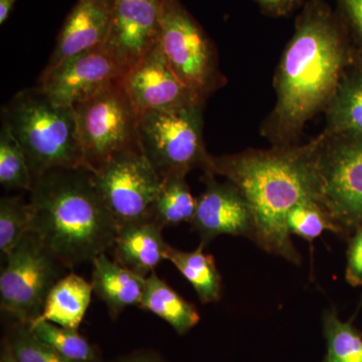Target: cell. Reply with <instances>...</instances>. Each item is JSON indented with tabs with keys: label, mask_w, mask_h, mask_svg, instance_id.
<instances>
[{
	"label": "cell",
	"mask_w": 362,
	"mask_h": 362,
	"mask_svg": "<svg viewBox=\"0 0 362 362\" xmlns=\"http://www.w3.org/2000/svg\"><path fill=\"white\" fill-rule=\"evenodd\" d=\"M92 293V284L84 278L74 273L64 276L52 288L42 314L32 323L47 321L77 331L89 308Z\"/></svg>",
	"instance_id": "19"
},
{
	"label": "cell",
	"mask_w": 362,
	"mask_h": 362,
	"mask_svg": "<svg viewBox=\"0 0 362 362\" xmlns=\"http://www.w3.org/2000/svg\"><path fill=\"white\" fill-rule=\"evenodd\" d=\"M138 307L163 319L178 334L187 333L201 319L194 305L181 297L156 272L145 279L144 292Z\"/></svg>",
	"instance_id": "20"
},
{
	"label": "cell",
	"mask_w": 362,
	"mask_h": 362,
	"mask_svg": "<svg viewBox=\"0 0 362 362\" xmlns=\"http://www.w3.org/2000/svg\"><path fill=\"white\" fill-rule=\"evenodd\" d=\"M214 176L204 173L206 189L197 199L192 221L202 246L206 247L223 235L252 240L254 223L247 199L230 181L220 182Z\"/></svg>",
	"instance_id": "14"
},
{
	"label": "cell",
	"mask_w": 362,
	"mask_h": 362,
	"mask_svg": "<svg viewBox=\"0 0 362 362\" xmlns=\"http://www.w3.org/2000/svg\"><path fill=\"white\" fill-rule=\"evenodd\" d=\"M327 362H362V339L349 322L340 320L335 310L324 316Z\"/></svg>",
	"instance_id": "25"
},
{
	"label": "cell",
	"mask_w": 362,
	"mask_h": 362,
	"mask_svg": "<svg viewBox=\"0 0 362 362\" xmlns=\"http://www.w3.org/2000/svg\"><path fill=\"white\" fill-rule=\"evenodd\" d=\"M121 362H162L156 357L149 356H135L129 357V358L125 359V361Z\"/></svg>",
	"instance_id": "33"
},
{
	"label": "cell",
	"mask_w": 362,
	"mask_h": 362,
	"mask_svg": "<svg viewBox=\"0 0 362 362\" xmlns=\"http://www.w3.org/2000/svg\"><path fill=\"white\" fill-rule=\"evenodd\" d=\"M0 183L6 189L32 190L33 177L23 148L6 124L0 131Z\"/></svg>",
	"instance_id": "23"
},
{
	"label": "cell",
	"mask_w": 362,
	"mask_h": 362,
	"mask_svg": "<svg viewBox=\"0 0 362 362\" xmlns=\"http://www.w3.org/2000/svg\"><path fill=\"white\" fill-rule=\"evenodd\" d=\"M32 226L65 268L92 263L112 249L118 226L85 168H52L33 180Z\"/></svg>",
	"instance_id": "3"
},
{
	"label": "cell",
	"mask_w": 362,
	"mask_h": 362,
	"mask_svg": "<svg viewBox=\"0 0 362 362\" xmlns=\"http://www.w3.org/2000/svg\"><path fill=\"white\" fill-rule=\"evenodd\" d=\"M316 138L319 201L335 233H354L362 223V139Z\"/></svg>",
	"instance_id": "8"
},
{
	"label": "cell",
	"mask_w": 362,
	"mask_h": 362,
	"mask_svg": "<svg viewBox=\"0 0 362 362\" xmlns=\"http://www.w3.org/2000/svg\"><path fill=\"white\" fill-rule=\"evenodd\" d=\"M123 82L139 113L204 106L169 66L160 42L124 77Z\"/></svg>",
	"instance_id": "13"
},
{
	"label": "cell",
	"mask_w": 362,
	"mask_h": 362,
	"mask_svg": "<svg viewBox=\"0 0 362 362\" xmlns=\"http://www.w3.org/2000/svg\"><path fill=\"white\" fill-rule=\"evenodd\" d=\"M162 228L152 220L119 226L114 250L117 263L147 278L165 259L169 246L162 238Z\"/></svg>",
	"instance_id": "16"
},
{
	"label": "cell",
	"mask_w": 362,
	"mask_h": 362,
	"mask_svg": "<svg viewBox=\"0 0 362 362\" xmlns=\"http://www.w3.org/2000/svg\"><path fill=\"white\" fill-rule=\"evenodd\" d=\"M113 6L114 0H78L66 16L42 73L81 52L103 45L110 28Z\"/></svg>",
	"instance_id": "15"
},
{
	"label": "cell",
	"mask_w": 362,
	"mask_h": 362,
	"mask_svg": "<svg viewBox=\"0 0 362 362\" xmlns=\"http://www.w3.org/2000/svg\"><path fill=\"white\" fill-rule=\"evenodd\" d=\"M6 259L0 276L1 310L18 322L30 324L42 314L47 295L65 267L33 233Z\"/></svg>",
	"instance_id": "9"
},
{
	"label": "cell",
	"mask_w": 362,
	"mask_h": 362,
	"mask_svg": "<svg viewBox=\"0 0 362 362\" xmlns=\"http://www.w3.org/2000/svg\"><path fill=\"white\" fill-rule=\"evenodd\" d=\"M1 116L25 152L33 182L52 168H88L75 109L54 103L40 86L14 95Z\"/></svg>",
	"instance_id": "4"
},
{
	"label": "cell",
	"mask_w": 362,
	"mask_h": 362,
	"mask_svg": "<svg viewBox=\"0 0 362 362\" xmlns=\"http://www.w3.org/2000/svg\"><path fill=\"white\" fill-rule=\"evenodd\" d=\"M93 177L118 228L151 220L162 178L142 152L114 156L94 171Z\"/></svg>",
	"instance_id": "10"
},
{
	"label": "cell",
	"mask_w": 362,
	"mask_h": 362,
	"mask_svg": "<svg viewBox=\"0 0 362 362\" xmlns=\"http://www.w3.org/2000/svg\"><path fill=\"white\" fill-rule=\"evenodd\" d=\"M16 0H0V23L4 25L13 11Z\"/></svg>",
	"instance_id": "32"
},
{
	"label": "cell",
	"mask_w": 362,
	"mask_h": 362,
	"mask_svg": "<svg viewBox=\"0 0 362 362\" xmlns=\"http://www.w3.org/2000/svg\"><path fill=\"white\" fill-rule=\"evenodd\" d=\"M30 204L21 197H2L0 201V251L6 258L30 233Z\"/></svg>",
	"instance_id": "26"
},
{
	"label": "cell",
	"mask_w": 362,
	"mask_h": 362,
	"mask_svg": "<svg viewBox=\"0 0 362 362\" xmlns=\"http://www.w3.org/2000/svg\"><path fill=\"white\" fill-rule=\"evenodd\" d=\"M287 226L291 235L307 240L320 237L324 230L335 233L329 216L316 201L302 202L293 207L287 216Z\"/></svg>",
	"instance_id": "28"
},
{
	"label": "cell",
	"mask_w": 362,
	"mask_h": 362,
	"mask_svg": "<svg viewBox=\"0 0 362 362\" xmlns=\"http://www.w3.org/2000/svg\"><path fill=\"white\" fill-rule=\"evenodd\" d=\"M204 106L177 111L140 113L139 142L159 176H187L195 168L206 170L211 154L204 141Z\"/></svg>",
	"instance_id": "7"
},
{
	"label": "cell",
	"mask_w": 362,
	"mask_h": 362,
	"mask_svg": "<svg viewBox=\"0 0 362 362\" xmlns=\"http://www.w3.org/2000/svg\"><path fill=\"white\" fill-rule=\"evenodd\" d=\"M262 13L270 18H286L291 16L300 7H303L306 0H254Z\"/></svg>",
	"instance_id": "31"
},
{
	"label": "cell",
	"mask_w": 362,
	"mask_h": 362,
	"mask_svg": "<svg viewBox=\"0 0 362 362\" xmlns=\"http://www.w3.org/2000/svg\"><path fill=\"white\" fill-rule=\"evenodd\" d=\"M345 278L354 287L362 286V223L354 230L350 240Z\"/></svg>",
	"instance_id": "30"
},
{
	"label": "cell",
	"mask_w": 362,
	"mask_h": 362,
	"mask_svg": "<svg viewBox=\"0 0 362 362\" xmlns=\"http://www.w3.org/2000/svg\"><path fill=\"white\" fill-rule=\"evenodd\" d=\"M124 77L125 73L103 45L42 73L39 86L54 103L74 107Z\"/></svg>",
	"instance_id": "11"
},
{
	"label": "cell",
	"mask_w": 362,
	"mask_h": 362,
	"mask_svg": "<svg viewBox=\"0 0 362 362\" xmlns=\"http://www.w3.org/2000/svg\"><path fill=\"white\" fill-rule=\"evenodd\" d=\"M354 45L346 26L325 0H306L276 71V102L262 126L273 146L297 144L306 124L325 111Z\"/></svg>",
	"instance_id": "1"
},
{
	"label": "cell",
	"mask_w": 362,
	"mask_h": 362,
	"mask_svg": "<svg viewBox=\"0 0 362 362\" xmlns=\"http://www.w3.org/2000/svg\"><path fill=\"white\" fill-rule=\"evenodd\" d=\"M324 112L323 135L362 139V57L354 47L352 58Z\"/></svg>",
	"instance_id": "17"
},
{
	"label": "cell",
	"mask_w": 362,
	"mask_h": 362,
	"mask_svg": "<svg viewBox=\"0 0 362 362\" xmlns=\"http://www.w3.org/2000/svg\"><path fill=\"white\" fill-rule=\"evenodd\" d=\"M93 292L117 318L126 308L139 306L144 292L145 279L117 263L105 254L92 262Z\"/></svg>",
	"instance_id": "18"
},
{
	"label": "cell",
	"mask_w": 362,
	"mask_h": 362,
	"mask_svg": "<svg viewBox=\"0 0 362 362\" xmlns=\"http://www.w3.org/2000/svg\"><path fill=\"white\" fill-rule=\"evenodd\" d=\"M33 334L73 362H95L96 354L84 337L75 330L66 329L47 321L30 324Z\"/></svg>",
	"instance_id": "24"
},
{
	"label": "cell",
	"mask_w": 362,
	"mask_h": 362,
	"mask_svg": "<svg viewBox=\"0 0 362 362\" xmlns=\"http://www.w3.org/2000/svg\"><path fill=\"white\" fill-rule=\"evenodd\" d=\"M1 362H18V361H16V359H14L13 357L11 356V354H6V356L2 357Z\"/></svg>",
	"instance_id": "34"
},
{
	"label": "cell",
	"mask_w": 362,
	"mask_h": 362,
	"mask_svg": "<svg viewBox=\"0 0 362 362\" xmlns=\"http://www.w3.org/2000/svg\"><path fill=\"white\" fill-rule=\"evenodd\" d=\"M337 11L346 26L352 45L362 57V0H335Z\"/></svg>",
	"instance_id": "29"
},
{
	"label": "cell",
	"mask_w": 362,
	"mask_h": 362,
	"mask_svg": "<svg viewBox=\"0 0 362 362\" xmlns=\"http://www.w3.org/2000/svg\"><path fill=\"white\" fill-rule=\"evenodd\" d=\"M160 0H114L105 47L125 76L158 45Z\"/></svg>",
	"instance_id": "12"
},
{
	"label": "cell",
	"mask_w": 362,
	"mask_h": 362,
	"mask_svg": "<svg viewBox=\"0 0 362 362\" xmlns=\"http://www.w3.org/2000/svg\"><path fill=\"white\" fill-rule=\"evenodd\" d=\"M317 138L304 145L273 146L209 156L204 173L221 175L242 192L251 209L252 240L264 251L300 265L287 216L306 201H319Z\"/></svg>",
	"instance_id": "2"
},
{
	"label": "cell",
	"mask_w": 362,
	"mask_h": 362,
	"mask_svg": "<svg viewBox=\"0 0 362 362\" xmlns=\"http://www.w3.org/2000/svg\"><path fill=\"white\" fill-rule=\"evenodd\" d=\"M199 245L192 252H183L168 246L165 259L173 264L194 287L202 303H214L221 299V278L211 255L204 254Z\"/></svg>",
	"instance_id": "21"
},
{
	"label": "cell",
	"mask_w": 362,
	"mask_h": 362,
	"mask_svg": "<svg viewBox=\"0 0 362 362\" xmlns=\"http://www.w3.org/2000/svg\"><path fill=\"white\" fill-rule=\"evenodd\" d=\"M197 199L190 192L185 176L173 175L162 180L151 220L160 226H173L192 223L197 209Z\"/></svg>",
	"instance_id": "22"
},
{
	"label": "cell",
	"mask_w": 362,
	"mask_h": 362,
	"mask_svg": "<svg viewBox=\"0 0 362 362\" xmlns=\"http://www.w3.org/2000/svg\"><path fill=\"white\" fill-rule=\"evenodd\" d=\"M159 42L175 75L202 104L225 85L213 40L180 0H160Z\"/></svg>",
	"instance_id": "6"
},
{
	"label": "cell",
	"mask_w": 362,
	"mask_h": 362,
	"mask_svg": "<svg viewBox=\"0 0 362 362\" xmlns=\"http://www.w3.org/2000/svg\"><path fill=\"white\" fill-rule=\"evenodd\" d=\"M7 349L18 362H73L35 337L28 324L23 322L9 330Z\"/></svg>",
	"instance_id": "27"
},
{
	"label": "cell",
	"mask_w": 362,
	"mask_h": 362,
	"mask_svg": "<svg viewBox=\"0 0 362 362\" xmlns=\"http://www.w3.org/2000/svg\"><path fill=\"white\" fill-rule=\"evenodd\" d=\"M123 78L74 106L81 147L92 173L118 154L141 152L140 113L124 86Z\"/></svg>",
	"instance_id": "5"
}]
</instances>
